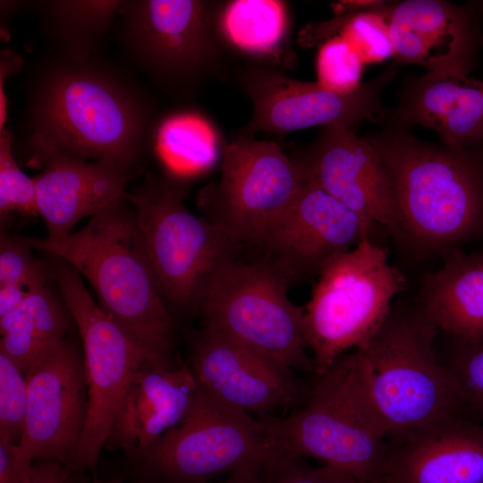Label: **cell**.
<instances>
[{
  "mask_svg": "<svg viewBox=\"0 0 483 483\" xmlns=\"http://www.w3.org/2000/svg\"><path fill=\"white\" fill-rule=\"evenodd\" d=\"M154 105L124 69L102 58L47 52L30 72L13 132L29 162L50 152L132 171L156 129Z\"/></svg>",
  "mask_w": 483,
  "mask_h": 483,
  "instance_id": "cell-1",
  "label": "cell"
},
{
  "mask_svg": "<svg viewBox=\"0 0 483 483\" xmlns=\"http://www.w3.org/2000/svg\"><path fill=\"white\" fill-rule=\"evenodd\" d=\"M129 205L124 193L75 233L26 240L31 248L60 258L83 275L106 315L155 362L171 366L175 325Z\"/></svg>",
  "mask_w": 483,
  "mask_h": 483,
  "instance_id": "cell-2",
  "label": "cell"
},
{
  "mask_svg": "<svg viewBox=\"0 0 483 483\" xmlns=\"http://www.w3.org/2000/svg\"><path fill=\"white\" fill-rule=\"evenodd\" d=\"M369 140L389 174L401 229L431 245L483 239V141L451 148L391 122Z\"/></svg>",
  "mask_w": 483,
  "mask_h": 483,
  "instance_id": "cell-3",
  "label": "cell"
},
{
  "mask_svg": "<svg viewBox=\"0 0 483 483\" xmlns=\"http://www.w3.org/2000/svg\"><path fill=\"white\" fill-rule=\"evenodd\" d=\"M438 331L419 309L393 314L352 352L365 395L387 436H406L466 414L457 383L435 353Z\"/></svg>",
  "mask_w": 483,
  "mask_h": 483,
  "instance_id": "cell-4",
  "label": "cell"
},
{
  "mask_svg": "<svg viewBox=\"0 0 483 483\" xmlns=\"http://www.w3.org/2000/svg\"><path fill=\"white\" fill-rule=\"evenodd\" d=\"M318 377L303 408L257 418L267 445L318 460L362 483L379 481L390 453L388 436L365 395L353 353L343 354Z\"/></svg>",
  "mask_w": 483,
  "mask_h": 483,
  "instance_id": "cell-5",
  "label": "cell"
},
{
  "mask_svg": "<svg viewBox=\"0 0 483 483\" xmlns=\"http://www.w3.org/2000/svg\"><path fill=\"white\" fill-rule=\"evenodd\" d=\"M125 197L134 208L168 309L199 311L210 279L235 258L242 244L224 225L191 212L177 180L151 179Z\"/></svg>",
  "mask_w": 483,
  "mask_h": 483,
  "instance_id": "cell-6",
  "label": "cell"
},
{
  "mask_svg": "<svg viewBox=\"0 0 483 483\" xmlns=\"http://www.w3.org/2000/svg\"><path fill=\"white\" fill-rule=\"evenodd\" d=\"M404 285L405 278L390 264L387 250L375 244L369 235L323 269L304 308L307 340L318 376L377 332Z\"/></svg>",
  "mask_w": 483,
  "mask_h": 483,
  "instance_id": "cell-7",
  "label": "cell"
},
{
  "mask_svg": "<svg viewBox=\"0 0 483 483\" xmlns=\"http://www.w3.org/2000/svg\"><path fill=\"white\" fill-rule=\"evenodd\" d=\"M288 282L260 261L235 258L210 279L200 305L204 327L292 371L313 369L304 308L292 303Z\"/></svg>",
  "mask_w": 483,
  "mask_h": 483,
  "instance_id": "cell-8",
  "label": "cell"
},
{
  "mask_svg": "<svg viewBox=\"0 0 483 483\" xmlns=\"http://www.w3.org/2000/svg\"><path fill=\"white\" fill-rule=\"evenodd\" d=\"M258 421L197 387L184 420L149 445L125 452L137 483H209L273 454Z\"/></svg>",
  "mask_w": 483,
  "mask_h": 483,
  "instance_id": "cell-9",
  "label": "cell"
},
{
  "mask_svg": "<svg viewBox=\"0 0 483 483\" xmlns=\"http://www.w3.org/2000/svg\"><path fill=\"white\" fill-rule=\"evenodd\" d=\"M62 262L54 276L82 340L88 386L83 434L65 468L71 480L95 470L134 375L145 362H157L94 301L80 275Z\"/></svg>",
  "mask_w": 483,
  "mask_h": 483,
  "instance_id": "cell-10",
  "label": "cell"
},
{
  "mask_svg": "<svg viewBox=\"0 0 483 483\" xmlns=\"http://www.w3.org/2000/svg\"><path fill=\"white\" fill-rule=\"evenodd\" d=\"M215 2L125 0L117 18L130 62L165 89L189 93L218 68Z\"/></svg>",
  "mask_w": 483,
  "mask_h": 483,
  "instance_id": "cell-11",
  "label": "cell"
},
{
  "mask_svg": "<svg viewBox=\"0 0 483 483\" xmlns=\"http://www.w3.org/2000/svg\"><path fill=\"white\" fill-rule=\"evenodd\" d=\"M398 72L394 63L350 93H337L320 84L284 75L261 64L242 69L238 80L252 103V114L238 137L258 132L286 134L314 126L357 129L364 121L383 123L388 118L381 94Z\"/></svg>",
  "mask_w": 483,
  "mask_h": 483,
  "instance_id": "cell-12",
  "label": "cell"
},
{
  "mask_svg": "<svg viewBox=\"0 0 483 483\" xmlns=\"http://www.w3.org/2000/svg\"><path fill=\"white\" fill-rule=\"evenodd\" d=\"M221 157L219 180L205 190L203 203L213 210L210 220L250 244L292 204L305 176L274 141L237 137Z\"/></svg>",
  "mask_w": 483,
  "mask_h": 483,
  "instance_id": "cell-13",
  "label": "cell"
},
{
  "mask_svg": "<svg viewBox=\"0 0 483 483\" xmlns=\"http://www.w3.org/2000/svg\"><path fill=\"white\" fill-rule=\"evenodd\" d=\"M373 226L356 212L306 180L292 204L250 244L258 259L291 284L320 275L351 250Z\"/></svg>",
  "mask_w": 483,
  "mask_h": 483,
  "instance_id": "cell-14",
  "label": "cell"
},
{
  "mask_svg": "<svg viewBox=\"0 0 483 483\" xmlns=\"http://www.w3.org/2000/svg\"><path fill=\"white\" fill-rule=\"evenodd\" d=\"M28 399L21 448L34 461L67 468L81 440L88 411L84 357L64 339L26 375Z\"/></svg>",
  "mask_w": 483,
  "mask_h": 483,
  "instance_id": "cell-15",
  "label": "cell"
},
{
  "mask_svg": "<svg viewBox=\"0 0 483 483\" xmlns=\"http://www.w3.org/2000/svg\"><path fill=\"white\" fill-rule=\"evenodd\" d=\"M291 155V154H290ZM291 157L305 179L372 225L402 232L395 195L377 148L355 129L322 127L314 140Z\"/></svg>",
  "mask_w": 483,
  "mask_h": 483,
  "instance_id": "cell-16",
  "label": "cell"
},
{
  "mask_svg": "<svg viewBox=\"0 0 483 483\" xmlns=\"http://www.w3.org/2000/svg\"><path fill=\"white\" fill-rule=\"evenodd\" d=\"M384 15L397 64L469 76L483 48V2L406 0L387 4Z\"/></svg>",
  "mask_w": 483,
  "mask_h": 483,
  "instance_id": "cell-17",
  "label": "cell"
},
{
  "mask_svg": "<svg viewBox=\"0 0 483 483\" xmlns=\"http://www.w3.org/2000/svg\"><path fill=\"white\" fill-rule=\"evenodd\" d=\"M188 365L199 390L247 413L272 415L304 394L294 371L206 328L192 342Z\"/></svg>",
  "mask_w": 483,
  "mask_h": 483,
  "instance_id": "cell-18",
  "label": "cell"
},
{
  "mask_svg": "<svg viewBox=\"0 0 483 483\" xmlns=\"http://www.w3.org/2000/svg\"><path fill=\"white\" fill-rule=\"evenodd\" d=\"M381 483H483V423L458 414L402 439Z\"/></svg>",
  "mask_w": 483,
  "mask_h": 483,
  "instance_id": "cell-19",
  "label": "cell"
},
{
  "mask_svg": "<svg viewBox=\"0 0 483 483\" xmlns=\"http://www.w3.org/2000/svg\"><path fill=\"white\" fill-rule=\"evenodd\" d=\"M36 180L37 209L50 237L71 233L85 216H93L122 198L132 171L102 161L89 162L59 153L43 155Z\"/></svg>",
  "mask_w": 483,
  "mask_h": 483,
  "instance_id": "cell-20",
  "label": "cell"
},
{
  "mask_svg": "<svg viewBox=\"0 0 483 483\" xmlns=\"http://www.w3.org/2000/svg\"><path fill=\"white\" fill-rule=\"evenodd\" d=\"M388 119L408 129H431L451 148L482 142L483 79L436 72L410 76Z\"/></svg>",
  "mask_w": 483,
  "mask_h": 483,
  "instance_id": "cell-21",
  "label": "cell"
},
{
  "mask_svg": "<svg viewBox=\"0 0 483 483\" xmlns=\"http://www.w3.org/2000/svg\"><path fill=\"white\" fill-rule=\"evenodd\" d=\"M196 391L188 364L145 362L132 378L106 447L125 453L156 442L184 420Z\"/></svg>",
  "mask_w": 483,
  "mask_h": 483,
  "instance_id": "cell-22",
  "label": "cell"
},
{
  "mask_svg": "<svg viewBox=\"0 0 483 483\" xmlns=\"http://www.w3.org/2000/svg\"><path fill=\"white\" fill-rule=\"evenodd\" d=\"M420 309L456 341L483 338V252L455 250L425 277Z\"/></svg>",
  "mask_w": 483,
  "mask_h": 483,
  "instance_id": "cell-23",
  "label": "cell"
},
{
  "mask_svg": "<svg viewBox=\"0 0 483 483\" xmlns=\"http://www.w3.org/2000/svg\"><path fill=\"white\" fill-rule=\"evenodd\" d=\"M214 22L224 47L258 61L290 68L295 55L290 41V13L278 0H232L216 3Z\"/></svg>",
  "mask_w": 483,
  "mask_h": 483,
  "instance_id": "cell-24",
  "label": "cell"
},
{
  "mask_svg": "<svg viewBox=\"0 0 483 483\" xmlns=\"http://www.w3.org/2000/svg\"><path fill=\"white\" fill-rule=\"evenodd\" d=\"M124 0H42L31 2L40 18L49 52L72 59L100 55Z\"/></svg>",
  "mask_w": 483,
  "mask_h": 483,
  "instance_id": "cell-25",
  "label": "cell"
},
{
  "mask_svg": "<svg viewBox=\"0 0 483 483\" xmlns=\"http://www.w3.org/2000/svg\"><path fill=\"white\" fill-rule=\"evenodd\" d=\"M153 139L157 151L175 175H193L209 169L216 161V132L204 117L181 112L163 119Z\"/></svg>",
  "mask_w": 483,
  "mask_h": 483,
  "instance_id": "cell-26",
  "label": "cell"
},
{
  "mask_svg": "<svg viewBox=\"0 0 483 483\" xmlns=\"http://www.w3.org/2000/svg\"><path fill=\"white\" fill-rule=\"evenodd\" d=\"M373 10L336 14L334 18L306 26L299 35V43L309 47L339 36L360 55L364 64L384 61L394 56L386 21L380 6Z\"/></svg>",
  "mask_w": 483,
  "mask_h": 483,
  "instance_id": "cell-27",
  "label": "cell"
},
{
  "mask_svg": "<svg viewBox=\"0 0 483 483\" xmlns=\"http://www.w3.org/2000/svg\"><path fill=\"white\" fill-rule=\"evenodd\" d=\"M69 328L67 315L51 291L45 285L30 290L23 302L0 317V332L25 329L44 340L56 343L64 339Z\"/></svg>",
  "mask_w": 483,
  "mask_h": 483,
  "instance_id": "cell-28",
  "label": "cell"
},
{
  "mask_svg": "<svg viewBox=\"0 0 483 483\" xmlns=\"http://www.w3.org/2000/svg\"><path fill=\"white\" fill-rule=\"evenodd\" d=\"M364 62L357 51L343 38L333 37L323 42L316 61L318 83L337 93L357 89Z\"/></svg>",
  "mask_w": 483,
  "mask_h": 483,
  "instance_id": "cell-29",
  "label": "cell"
},
{
  "mask_svg": "<svg viewBox=\"0 0 483 483\" xmlns=\"http://www.w3.org/2000/svg\"><path fill=\"white\" fill-rule=\"evenodd\" d=\"M11 211L38 214L36 180L29 177L18 165L13 152V131H0V213Z\"/></svg>",
  "mask_w": 483,
  "mask_h": 483,
  "instance_id": "cell-30",
  "label": "cell"
},
{
  "mask_svg": "<svg viewBox=\"0 0 483 483\" xmlns=\"http://www.w3.org/2000/svg\"><path fill=\"white\" fill-rule=\"evenodd\" d=\"M455 343L447 367L459 387L465 413L483 423V338Z\"/></svg>",
  "mask_w": 483,
  "mask_h": 483,
  "instance_id": "cell-31",
  "label": "cell"
},
{
  "mask_svg": "<svg viewBox=\"0 0 483 483\" xmlns=\"http://www.w3.org/2000/svg\"><path fill=\"white\" fill-rule=\"evenodd\" d=\"M27 399L26 376L0 352V440L19 444L25 424Z\"/></svg>",
  "mask_w": 483,
  "mask_h": 483,
  "instance_id": "cell-32",
  "label": "cell"
},
{
  "mask_svg": "<svg viewBox=\"0 0 483 483\" xmlns=\"http://www.w3.org/2000/svg\"><path fill=\"white\" fill-rule=\"evenodd\" d=\"M261 475L264 483H362L338 469L313 466L304 458L275 449L261 466Z\"/></svg>",
  "mask_w": 483,
  "mask_h": 483,
  "instance_id": "cell-33",
  "label": "cell"
},
{
  "mask_svg": "<svg viewBox=\"0 0 483 483\" xmlns=\"http://www.w3.org/2000/svg\"><path fill=\"white\" fill-rule=\"evenodd\" d=\"M31 249L26 238L1 234L0 286L18 284L31 290L46 284L45 271Z\"/></svg>",
  "mask_w": 483,
  "mask_h": 483,
  "instance_id": "cell-34",
  "label": "cell"
},
{
  "mask_svg": "<svg viewBox=\"0 0 483 483\" xmlns=\"http://www.w3.org/2000/svg\"><path fill=\"white\" fill-rule=\"evenodd\" d=\"M56 343L44 340L30 330L20 329L2 335L0 352L9 358L26 376Z\"/></svg>",
  "mask_w": 483,
  "mask_h": 483,
  "instance_id": "cell-35",
  "label": "cell"
},
{
  "mask_svg": "<svg viewBox=\"0 0 483 483\" xmlns=\"http://www.w3.org/2000/svg\"><path fill=\"white\" fill-rule=\"evenodd\" d=\"M32 462L19 444L0 440V483H31Z\"/></svg>",
  "mask_w": 483,
  "mask_h": 483,
  "instance_id": "cell-36",
  "label": "cell"
},
{
  "mask_svg": "<svg viewBox=\"0 0 483 483\" xmlns=\"http://www.w3.org/2000/svg\"><path fill=\"white\" fill-rule=\"evenodd\" d=\"M24 66L21 55L11 49H4L0 54V131L5 128L7 102L4 85L9 75H13Z\"/></svg>",
  "mask_w": 483,
  "mask_h": 483,
  "instance_id": "cell-37",
  "label": "cell"
},
{
  "mask_svg": "<svg viewBox=\"0 0 483 483\" xmlns=\"http://www.w3.org/2000/svg\"><path fill=\"white\" fill-rule=\"evenodd\" d=\"M70 475L65 467L54 461H38L33 466L31 483H68Z\"/></svg>",
  "mask_w": 483,
  "mask_h": 483,
  "instance_id": "cell-38",
  "label": "cell"
},
{
  "mask_svg": "<svg viewBox=\"0 0 483 483\" xmlns=\"http://www.w3.org/2000/svg\"><path fill=\"white\" fill-rule=\"evenodd\" d=\"M30 290L18 284L0 286V317L17 309L26 299Z\"/></svg>",
  "mask_w": 483,
  "mask_h": 483,
  "instance_id": "cell-39",
  "label": "cell"
},
{
  "mask_svg": "<svg viewBox=\"0 0 483 483\" xmlns=\"http://www.w3.org/2000/svg\"><path fill=\"white\" fill-rule=\"evenodd\" d=\"M209 483H264L261 475V465L252 463L236 469L222 481Z\"/></svg>",
  "mask_w": 483,
  "mask_h": 483,
  "instance_id": "cell-40",
  "label": "cell"
},
{
  "mask_svg": "<svg viewBox=\"0 0 483 483\" xmlns=\"http://www.w3.org/2000/svg\"><path fill=\"white\" fill-rule=\"evenodd\" d=\"M21 1H1V34L5 35L7 19L22 4Z\"/></svg>",
  "mask_w": 483,
  "mask_h": 483,
  "instance_id": "cell-41",
  "label": "cell"
},
{
  "mask_svg": "<svg viewBox=\"0 0 483 483\" xmlns=\"http://www.w3.org/2000/svg\"><path fill=\"white\" fill-rule=\"evenodd\" d=\"M97 483H120V482L109 481V482H97Z\"/></svg>",
  "mask_w": 483,
  "mask_h": 483,
  "instance_id": "cell-42",
  "label": "cell"
},
{
  "mask_svg": "<svg viewBox=\"0 0 483 483\" xmlns=\"http://www.w3.org/2000/svg\"><path fill=\"white\" fill-rule=\"evenodd\" d=\"M376 483H381V482H380V481H377V482H376Z\"/></svg>",
  "mask_w": 483,
  "mask_h": 483,
  "instance_id": "cell-43",
  "label": "cell"
}]
</instances>
